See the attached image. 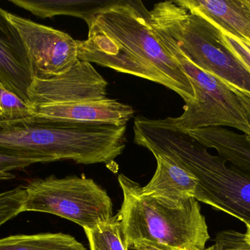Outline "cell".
Here are the masks:
<instances>
[{"label":"cell","mask_w":250,"mask_h":250,"mask_svg":"<svg viewBox=\"0 0 250 250\" xmlns=\"http://www.w3.org/2000/svg\"><path fill=\"white\" fill-rule=\"evenodd\" d=\"M134 141L154 154H163L195 176V198L217 211L250 222V176L211 154L171 117H135Z\"/></svg>","instance_id":"cell-1"},{"label":"cell","mask_w":250,"mask_h":250,"mask_svg":"<svg viewBox=\"0 0 250 250\" xmlns=\"http://www.w3.org/2000/svg\"><path fill=\"white\" fill-rule=\"evenodd\" d=\"M123 205L117 213L127 249L204 250L210 239L205 217L195 198L179 204L144 195L141 186L121 174Z\"/></svg>","instance_id":"cell-2"},{"label":"cell","mask_w":250,"mask_h":250,"mask_svg":"<svg viewBox=\"0 0 250 250\" xmlns=\"http://www.w3.org/2000/svg\"><path fill=\"white\" fill-rule=\"evenodd\" d=\"M117 148V130L111 125L49 121L35 116L0 121V151L38 163L73 160L108 164L115 159Z\"/></svg>","instance_id":"cell-3"},{"label":"cell","mask_w":250,"mask_h":250,"mask_svg":"<svg viewBox=\"0 0 250 250\" xmlns=\"http://www.w3.org/2000/svg\"><path fill=\"white\" fill-rule=\"evenodd\" d=\"M151 23L167 34L194 64L250 97V73L223 42L220 27L179 0L155 4Z\"/></svg>","instance_id":"cell-4"},{"label":"cell","mask_w":250,"mask_h":250,"mask_svg":"<svg viewBox=\"0 0 250 250\" xmlns=\"http://www.w3.org/2000/svg\"><path fill=\"white\" fill-rule=\"evenodd\" d=\"M92 21L155 69L185 104L195 102L190 79L163 46L151 24L149 10L139 0H115L95 13Z\"/></svg>","instance_id":"cell-5"},{"label":"cell","mask_w":250,"mask_h":250,"mask_svg":"<svg viewBox=\"0 0 250 250\" xmlns=\"http://www.w3.org/2000/svg\"><path fill=\"white\" fill-rule=\"evenodd\" d=\"M152 26L160 44L182 66L195 91V102L185 104L182 115L171 117L173 123L186 132L208 127H228L248 135V116L231 88L192 63L167 34Z\"/></svg>","instance_id":"cell-6"},{"label":"cell","mask_w":250,"mask_h":250,"mask_svg":"<svg viewBox=\"0 0 250 250\" xmlns=\"http://www.w3.org/2000/svg\"><path fill=\"white\" fill-rule=\"evenodd\" d=\"M24 211L47 213L92 230L113 217L111 198L85 176L35 179L26 186Z\"/></svg>","instance_id":"cell-7"},{"label":"cell","mask_w":250,"mask_h":250,"mask_svg":"<svg viewBox=\"0 0 250 250\" xmlns=\"http://www.w3.org/2000/svg\"><path fill=\"white\" fill-rule=\"evenodd\" d=\"M7 16L23 41L34 79L62 74L79 61L77 41L68 34L9 12Z\"/></svg>","instance_id":"cell-8"},{"label":"cell","mask_w":250,"mask_h":250,"mask_svg":"<svg viewBox=\"0 0 250 250\" xmlns=\"http://www.w3.org/2000/svg\"><path fill=\"white\" fill-rule=\"evenodd\" d=\"M108 83L89 62L47 79H34L29 91L32 107L106 99Z\"/></svg>","instance_id":"cell-9"},{"label":"cell","mask_w":250,"mask_h":250,"mask_svg":"<svg viewBox=\"0 0 250 250\" xmlns=\"http://www.w3.org/2000/svg\"><path fill=\"white\" fill-rule=\"evenodd\" d=\"M87 39L77 41L79 60L95 63L117 72L133 75L172 90L170 84L155 69L128 49L115 37L91 21Z\"/></svg>","instance_id":"cell-10"},{"label":"cell","mask_w":250,"mask_h":250,"mask_svg":"<svg viewBox=\"0 0 250 250\" xmlns=\"http://www.w3.org/2000/svg\"><path fill=\"white\" fill-rule=\"evenodd\" d=\"M32 113V116L49 121L122 126H126L135 112L131 106L107 98L101 101L33 107Z\"/></svg>","instance_id":"cell-11"},{"label":"cell","mask_w":250,"mask_h":250,"mask_svg":"<svg viewBox=\"0 0 250 250\" xmlns=\"http://www.w3.org/2000/svg\"><path fill=\"white\" fill-rule=\"evenodd\" d=\"M7 13L0 7V85L32 105L29 91L34 78L30 63L21 38Z\"/></svg>","instance_id":"cell-12"},{"label":"cell","mask_w":250,"mask_h":250,"mask_svg":"<svg viewBox=\"0 0 250 250\" xmlns=\"http://www.w3.org/2000/svg\"><path fill=\"white\" fill-rule=\"evenodd\" d=\"M157 166L146 186H141L144 195L157 197L172 204L195 198L198 181L195 176L163 154H154Z\"/></svg>","instance_id":"cell-13"},{"label":"cell","mask_w":250,"mask_h":250,"mask_svg":"<svg viewBox=\"0 0 250 250\" xmlns=\"http://www.w3.org/2000/svg\"><path fill=\"white\" fill-rule=\"evenodd\" d=\"M190 11L211 21L239 38H250L248 0H179Z\"/></svg>","instance_id":"cell-14"},{"label":"cell","mask_w":250,"mask_h":250,"mask_svg":"<svg viewBox=\"0 0 250 250\" xmlns=\"http://www.w3.org/2000/svg\"><path fill=\"white\" fill-rule=\"evenodd\" d=\"M189 135L208 149L250 176V142L246 135L224 127L189 131Z\"/></svg>","instance_id":"cell-15"},{"label":"cell","mask_w":250,"mask_h":250,"mask_svg":"<svg viewBox=\"0 0 250 250\" xmlns=\"http://www.w3.org/2000/svg\"><path fill=\"white\" fill-rule=\"evenodd\" d=\"M115 0H10L15 5L42 18L65 15L83 19L90 24L92 17L100 10Z\"/></svg>","instance_id":"cell-16"},{"label":"cell","mask_w":250,"mask_h":250,"mask_svg":"<svg viewBox=\"0 0 250 250\" xmlns=\"http://www.w3.org/2000/svg\"><path fill=\"white\" fill-rule=\"evenodd\" d=\"M0 250H87L70 235L62 233L16 235L0 239Z\"/></svg>","instance_id":"cell-17"},{"label":"cell","mask_w":250,"mask_h":250,"mask_svg":"<svg viewBox=\"0 0 250 250\" xmlns=\"http://www.w3.org/2000/svg\"><path fill=\"white\" fill-rule=\"evenodd\" d=\"M91 250H127L118 214L92 230H84Z\"/></svg>","instance_id":"cell-18"},{"label":"cell","mask_w":250,"mask_h":250,"mask_svg":"<svg viewBox=\"0 0 250 250\" xmlns=\"http://www.w3.org/2000/svg\"><path fill=\"white\" fill-rule=\"evenodd\" d=\"M0 121H14L33 115L32 106L0 85Z\"/></svg>","instance_id":"cell-19"},{"label":"cell","mask_w":250,"mask_h":250,"mask_svg":"<svg viewBox=\"0 0 250 250\" xmlns=\"http://www.w3.org/2000/svg\"><path fill=\"white\" fill-rule=\"evenodd\" d=\"M25 199L26 189L23 185L0 193V226L23 212Z\"/></svg>","instance_id":"cell-20"},{"label":"cell","mask_w":250,"mask_h":250,"mask_svg":"<svg viewBox=\"0 0 250 250\" xmlns=\"http://www.w3.org/2000/svg\"><path fill=\"white\" fill-rule=\"evenodd\" d=\"M204 250H250L245 233L233 230H223L217 235L215 243Z\"/></svg>","instance_id":"cell-21"},{"label":"cell","mask_w":250,"mask_h":250,"mask_svg":"<svg viewBox=\"0 0 250 250\" xmlns=\"http://www.w3.org/2000/svg\"><path fill=\"white\" fill-rule=\"evenodd\" d=\"M223 42L232 54L243 65L244 67L250 73V51L241 42L239 38L231 35L227 31L221 29Z\"/></svg>","instance_id":"cell-22"},{"label":"cell","mask_w":250,"mask_h":250,"mask_svg":"<svg viewBox=\"0 0 250 250\" xmlns=\"http://www.w3.org/2000/svg\"><path fill=\"white\" fill-rule=\"evenodd\" d=\"M36 163L38 161L33 159L0 151V174L22 170Z\"/></svg>","instance_id":"cell-23"},{"label":"cell","mask_w":250,"mask_h":250,"mask_svg":"<svg viewBox=\"0 0 250 250\" xmlns=\"http://www.w3.org/2000/svg\"><path fill=\"white\" fill-rule=\"evenodd\" d=\"M232 91L236 93L238 98L240 100L244 109H245V113H246L247 116H248V122L250 125V132L248 135H246L247 139L250 142V97L248 94L242 92L239 90L236 89V88H230Z\"/></svg>","instance_id":"cell-24"},{"label":"cell","mask_w":250,"mask_h":250,"mask_svg":"<svg viewBox=\"0 0 250 250\" xmlns=\"http://www.w3.org/2000/svg\"><path fill=\"white\" fill-rule=\"evenodd\" d=\"M247 232L245 233V240L248 245H250V222L246 224Z\"/></svg>","instance_id":"cell-25"},{"label":"cell","mask_w":250,"mask_h":250,"mask_svg":"<svg viewBox=\"0 0 250 250\" xmlns=\"http://www.w3.org/2000/svg\"><path fill=\"white\" fill-rule=\"evenodd\" d=\"M238 38V37H237ZM242 44L250 51V38H239Z\"/></svg>","instance_id":"cell-26"},{"label":"cell","mask_w":250,"mask_h":250,"mask_svg":"<svg viewBox=\"0 0 250 250\" xmlns=\"http://www.w3.org/2000/svg\"><path fill=\"white\" fill-rule=\"evenodd\" d=\"M11 179V175L10 173H1L0 174V181L9 180Z\"/></svg>","instance_id":"cell-27"},{"label":"cell","mask_w":250,"mask_h":250,"mask_svg":"<svg viewBox=\"0 0 250 250\" xmlns=\"http://www.w3.org/2000/svg\"><path fill=\"white\" fill-rule=\"evenodd\" d=\"M1 107H0V115H1Z\"/></svg>","instance_id":"cell-28"},{"label":"cell","mask_w":250,"mask_h":250,"mask_svg":"<svg viewBox=\"0 0 250 250\" xmlns=\"http://www.w3.org/2000/svg\"><path fill=\"white\" fill-rule=\"evenodd\" d=\"M250 3V0H249Z\"/></svg>","instance_id":"cell-29"},{"label":"cell","mask_w":250,"mask_h":250,"mask_svg":"<svg viewBox=\"0 0 250 250\" xmlns=\"http://www.w3.org/2000/svg\"><path fill=\"white\" fill-rule=\"evenodd\" d=\"M248 1H249V0H248ZM249 2H250V1H249Z\"/></svg>","instance_id":"cell-30"}]
</instances>
